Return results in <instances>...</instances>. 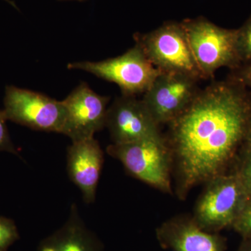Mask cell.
Returning a JSON list of instances; mask_svg holds the SVG:
<instances>
[{
	"label": "cell",
	"instance_id": "obj_7",
	"mask_svg": "<svg viewBox=\"0 0 251 251\" xmlns=\"http://www.w3.org/2000/svg\"><path fill=\"white\" fill-rule=\"evenodd\" d=\"M4 105L7 120L31 129L62 134L65 120L62 100L10 85L5 90Z\"/></svg>",
	"mask_w": 251,
	"mask_h": 251
},
{
	"label": "cell",
	"instance_id": "obj_22",
	"mask_svg": "<svg viewBox=\"0 0 251 251\" xmlns=\"http://www.w3.org/2000/svg\"><path fill=\"white\" fill-rule=\"evenodd\" d=\"M58 1H76L82 2V1H87V0H58Z\"/></svg>",
	"mask_w": 251,
	"mask_h": 251
},
{
	"label": "cell",
	"instance_id": "obj_13",
	"mask_svg": "<svg viewBox=\"0 0 251 251\" xmlns=\"http://www.w3.org/2000/svg\"><path fill=\"white\" fill-rule=\"evenodd\" d=\"M39 251H103V245L86 227L75 204L62 228L39 244Z\"/></svg>",
	"mask_w": 251,
	"mask_h": 251
},
{
	"label": "cell",
	"instance_id": "obj_3",
	"mask_svg": "<svg viewBox=\"0 0 251 251\" xmlns=\"http://www.w3.org/2000/svg\"><path fill=\"white\" fill-rule=\"evenodd\" d=\"M198 69L207 78L222 67L242 65L237 47V29L219 27L203 17L181 22Z\"/></svg>",
	"mask_w": 251,
	"mask_h": 251
},
{
	"label": "cell",
	"instance_id": "obj_10",
	"mask_svg": "<svg viewBox=\"0 0 251 251\" xmlns=\"http://www.w3.org/2000/svg\"><path fill=\"white\" fill-rule=\"evenodd\" d=\"M155 121L143 100L135 96L118 97L108 107L105 128L114 144H126L161 135Z\"/></svg>",
	"mask_w": 251,
	"mask_h": 251
},
{
	"label": "cell",
	"instance_id": "obj_21",
	"mask_svg": "<svg viewBox=\"0 0 251 251\" xmlns=\"http://www.w3.org/2000/svg\"><path fill=\"white\" fill-rule=\"evenodd\" d=\"M237 251H251V239H242Z\"/></svg>",
	"mask_w": 251,
	"mask_h": 251
},
{
	"label": "cell",
	"instance_id": "obj_6",
	"mask_svg": "<svg viewBox=\"0 0 251 251\" xmlns=\"http://www.w3.org/2000/svg\"><path fill=\"white\" fill-rule=\"evenodd\" d=\"M193 219L209 232L232 228L247 200L236 173H224L206 183Z\"/></svg>",
	"mask_w": 251,
	"mask_h": 251
},
{
	"label": "cell",
	"instance_id": "obj_15",
	"mask_svg": "<svg viewBox=\"0 0 251 251\" xmlns=\"http://www.w3.org/2000/svg\"><path fill=\"white\" fill-rule=\"evenodd\" d=\"M240 159L234 173L247 198L251 196V150L241 149Z\"/></svg>",
	"mask_w": 251,
	"mask_h": 251
},
{
	"label": "cell",
	"instance_id": "obj_9",
	"mask_svg": "<svg viewBox=\"0 0 251 251\" xmlns=\"http://www.w3.org/2000/svg\"><path fill=\"white\" fill-rule=\"evenodd\" d=\"M109 100V97L96 93L86 82L80 83L62 100L65 120L62 134L72 143L94 138L105 128Z\"/></svg>",
	"mask_w": 251,
	"mask_h": 251
},
{
	"label": "cell",
	"instance_id": "obj_20",
	"mask_svg": "<svg viewBox=\"0 0 251 251\" xmlns=\"http://www.w3.org/2000/svg\"><path fill=\"white\" fill-rule=\"evenodd\" d=\"M241 149L251 150V119L250 122H249V126H248L247 133H246L244 143H243L242 148Z\"/></svg>",
	"mask_w": 251,
	"mask_h": 251
},
{
	"label": "cell",
	"instance_id": "obj_5",
	"mask_svg": "<svg viewBox=\"0 0 251 251\" xmlns=\"http://www.w3.org/2000/svg\"><path fill=\"white\" fill-rule=\"evenodd\" d=\"M67 69L90 73L99 78L116 84L124 95L135 97L145 94L161 73L136 44L118 57L99 62L69 63Z\"/></svg>",
	"mask_w": 251,
	"mask_h": 251
},
{
	"label": "cell",
	"instance_id": "obj_14",
	"mask_svg": "<svg viewBox=\"0 0 251 251\" xmlns=\"http://www.w3.org/2000/svg\"><path fill=\"white\" fill-rule=\"evenodd\" d=\"M237 30L238 54L242 64L246 65L251 62V16Z\"/></svg>",
	"mask_w": 251,
	"mask_h": 251
},
{
	"label": "cell",
	"instance_id": "obj_2",
	"mask_svg": "<svg viewBox=\"0 0 251 251\" xmlns=\"http://www.w3.org/2000/svg\"><path fill=\"white\" fill-rule=\"evenodd\" d=\"M107 153L119 160L128 174L162 192L172 193L171 148L161 135L126 144H112Z\"/></svg>",
	"mask_w": 251,
	"mask_h": 251
},
{
	"label": "cell",
	"instance_id": "obj_12",
	"mask_svg": "<svg viewBox=\"0 0 251 251\" xmlns=\"http://www.w3.org/2000/svg\"><path fill=\"white\" fill-rule=\"evenodd\" d=\"M103 162V150L94 138L73 142L68 148V174L80 188L84 202L87 204L95 201Z\"/></svg>",
	"mask_w": 251,
	"mask_h": 251
},
{
	"label": "cell",
	"instance_id": "obj_17",
	"mask_svg": "<svg viewBox=\"0 0 251 251\" xmlns=\"http://www.w3.org/2000/svg\"><path fill=\"white\" fill-rule=\"evenodd\" d=\"M232 229L242 239H251V196L248 198L244 203Z\"/></svg>",
	"mask_w": 251,
	"mask_h": 251
},
{
	"label": "cell",
	"instance_id": "obj_8",
	"mask_svg": "<svg viewBox=\"0 0 251 251\" xmlns=\"http://www.w3.org/2000/svg\"><path fill=\"white\" fill-rule=\"evenodd\" d=\"M197 79L175 72H161L142 99L158 125L175 121L199 90Z\"/></svg>",
	"mask_w": 251,
	"mask_h": 251
},
{
	"label": "cell",
	"instance_id": "obj_18",
	"mask_svg": "<svg viewBox=\"0 0 251 251\" xmlns=\"http://www.w3.org/2000/svg\"><path fill=\"white\" fill-rule=\"evenodd\" d=\"M6 119L3 110H0V151H5L19 156L17 148L15 147L10 137L6 125Z\"/></svg>",
	"mask_w": 251,
	"mask_h": 251
},
{
	"label": "cell",
	"instance_id": "obj_19",
	"mask_svg": "<svg viewBox=\"0 0 251 251\" xmlns=\"http://www.w3.org/2000/svg\"><path fill=\"white\" fill-rule=\"evenodd\" d=\"M235 80L239 81L246 87L251 88V62L246 64L239 73Z\"/></svg>",
	"mask_w": 251,
	"mask_h": 251
},
{
	"label": "cell",
	"instance_id": "obj_11",
	"mask_svg": "<svg viewBox=\"0 0 251 251\" xmlns=\"http://www.w3.org/2000/svg\"><path fill=\"white\" fill-rule=\"evenodd\" d=\"M156 237L163 249L173 251H226L227 240L219 232L201 228L193 218L176 216L156 229Z\"/></svg>",
	"mask_w": 251,
	"mask_h": 251
},
{
	"label": "cell",
	"instance_id": "obj_16",
	"mask_svg": "<svg viewBox=\"0 0 251 251\" xmlns=\"http://www.w3.org/2000/svg\"><path fill=\"white\" fill-rule=\"evenodd\" d=\"M20 239L17 226L12 219L0 216V251L8 249Z\"/></svg>",
	"mask_w": 251,
	"mask_h": 251
},
{
	"label": "cell",
	"instance_id": "obj_4",
	"mask_svg": "<svg viewBox=\"0 0 251 251\" xmlns=\"http://www.w3.org/2000/svg\"><path fill=\"white\" fill-rule=\"evenodd\" d=\"M134 38L135 44L161 72L180 73L197 80L203 78L181 23H166L146 34H135Z\"/></svg>",
	"mask_w": 251,
	"mask_h": 251
},
{
	"label": "cell",
	"instance_id": "obj_1",
	"mask_svg": "<svg viewBox=\"0 0 251 251\" xmlns=\"http://www.w3.org/2000/svg\"><path fill=\"white\" fill-rule=\"evenodd\" d=\"M251 119V95L237 80L198 92L171 122L169 145L177 174L178 196L224 174L242 148Z\"/></svg>",
	"mask_w": 251,
	"mask_h": 251
}]
</instances>
